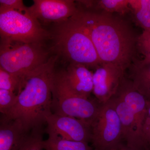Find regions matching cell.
<instances>
[{
  "instance_id": "52a82bcc",
  "label": "cell",
  "mask_w": 150,
  "mask_h": 150,
  "mask_svg": "<svg viewBox=\"0 0 150 150\" xmlns=\"http://www.w3.org/2000/svg\"><path fill=\"white\" fill-rule=\"evenodd\" d=\"M1 40L44 45L50 31L27 13L8 11L0 13Z\"/></svg>"
},
{
  "instance_id": "8fae6325",
  "label": "cell",
  "mask_w": 150,
  "mask_h": 150,
  "mask_svg": "<svg viewBox=\"0 0 150 150\" xmlns=\"http://www.w3.org/2000/svg\"><path fill=\"white\" fill-rule=\"evenodd\" d=\"M125 76V71L112 64H102L95 70L93 93L100 104L106 103L112 98Z\"/></svg>"
},
{
  "instance_id": "6da1fadb",
  "label": "cell",
  "mask_w": 150,
  "mask_h": 150,
  "mask_svg": "<svg viewBox=\"0 0 150 150\" xmlns=\"http://www.w3.org/2000/svg\"><path fill=\"white\" fill-rule=\"evenodd\" d=\"M72 18L89 35L102 64H110L125 71L137 54L139 35L121 17L77 7Z\"/></svg>"
},
{
  "instance_id": "5b68a950",
  "label": "cell",
  "mask_w": 150,
  "mask_h": 150,
  "mask_svg": "<svg viewBox=\"0 0 150 150\" xmlns=\"http://www.w3.org/2000/svg\"><path fill=\"white\" fill-rule=\"evenodd\" d=\"M44 45L1 40L0 67L21 81L48 62L52 55Z\"/></svg>"
},
{
  "instance_id": "ac0fdd59",
  "label": "cell",
  "mask_w": 150,
  "mask_h": 150,
  "mask_svg": "<svg viewBox=\"0 0 150 150\" xmlns=\"http://www.w3.org/2000/svg\"><path fill=\"white\" fill-rule=\"evenodd\" d=\"M21 85L19 78L0 67V89L13 92L18 95Z\"/></svg>"
},
{
  "instance_id": "cb8c5ba5",
  "label": "cell",
  "mask_w": 150,
  "mask_h": 150,
  "mask_svg": "<svg viewBox=\"0 0 150 150\" xmlns=\"http://www.w3.org/2000/svg\"><path fill=\"white\" fill-rule=\"evenodd\" d=\"M106 150H134L128 146L125 142L122 141L114 146Z\"/></svg>"
},
{
  "instance_id": "7a4b0ae2",
  "label": "cell",
  "mask_w": 150,
  "mask_h": 150,
  "mask_svg": "<svg viewBox=\"0 0 150 150\" xmlns=\"http://www.w3.org/2000/svg\"><path fill=\"white\" fill-rule=\"evenodd\" d=\"M59 58L51 56L48 62L26 76L16 102L3 116L20 122L28 132L42 128L46 116L52 112V80Z\"/></svg>"
},
{
  "instance_id": "603a6c76",
  "label": "cell",
  "mask_w": 150,
  "mask_h": 150,
  "mask_svg": "<svg viewBox=\"0 0 150 150\" xmlns=\"http://www.w3.org/2000/svg\"><path fill=\"white\" fill-rule=\"evenodd\" d=\"M143 140L148 150H150V100H147L146 113L142 130Z\"/></svg>"
},
{
  "instance_id": "ba28073f",
  "label": "cell",
  "mask_w": 150,
  "mask_h": 150,
  "mask_svg": "<svg viewBox=\"0 0 150 150\" xmlns=\"http://www.w3.org/2000/svg\"><path fill=\"white\" fill-rule=\"evenodd\" d=\"M91 127L93 150H106L123 141L121 121L110 100L100 104Z\"/></svg>"
},
{
  "instance_id": "2e32d148",
  "label": "cell",
  "mask_w": 150,
  "mask_h": 150,
  "mask_svg": "<svg viewBox=\"0 0 150 150\" xmlns=\"http://www.w3.org/2000/svg\"><path fill=\"white\" fill-rule=\"evenodd\" d=\"M91 11L123 15L131 12V8L129 0H96Z\"/></svg>"
},
{
  "instance_id": "3957f363",
  "label": "cell",
  "mask_w": 150,
  "mask_h": 150,
  "mask_svg": "<svg viewBox=\"0 0 150 150\" xmlns=\"http://www.w3.org/2000/svg\"><path fill=\"white\" fill-rule=\"evenodd\" d=\"M54 25L49 31L51 52L69 64L82 65L89 69H96L102 64L89 35L72 18Z\"/></svg>"
},
{
  "instance_id": "7402d4cb",
  "label": "cell",
  "mask_w": 150,
  "mask_h": 150,
  "mask_svg": "<svg viewBox=\"0 0 150 150\" xmlns=\"http://www.w3.org/2000/svg\"><path fill=\"white\" fill-rule=\"evenodd\" d=\"M8 11L27 13L28 8L21 0H0V13Z\"/></svg>"
},
{
  "instance_id": "d6986e66",
  "label": "cell",
  "mask_w": 150,
  "mask_h": 150,
  "mask_svg": "<svg viewBox=\"0 0 150 150\" xmlns=\"http://www.w3.org/2000/svg\"><path fill=\"white\" fill-rule=\"evenodd\" d=\"M133 19L144 30L150 31V10L136 6L129 5Z\"/></svg>"
},
{
  "instance_id": "ffe728a7",
  "label": "cell",
  "mask_w": 150,
  "mask_h": 150,
  "mask_svg": "<svg viewBox=\"0 0 150 150\" xmlns=\"http://www.w3.org/2000/svg\"><path fill=\"white\" fill-rule=\"evenodd\" d=\"M137 52L144 56L143 61L150 62V31L144 30L138 36L137 45Z\"/></svg>"
},
{
  "instance_id": "277c9868",
  "label": "cell",
  "mask_w": 150,
  "mask_h": 150,
  "mask_svg": "<svg viewBox=\"0 0 150 150\" xmlns=\"http://www.w3.org/2000/svg\"><path fill=\"white\" fill-rule=\"evenodd\" d=\"M121 121L122 138L134 150H148L143 140L142 130L146 113L147 99L125 77L116 93L110 100Z\"/></svg>"
},
{
  "instance_id": "44dd1931",
  "label": "cell",
  "mask_w": 150,
  "mask_h": 150,
  "mask_svg": "<svg viewBox=\"0 0 150 150\" xmlns=\"http://www.w3.org/2000/svg\"><path fill=\"white\" fill-rule=\"evenodd\" d=\"M17 96L13 92L0 89V112L2 114H4L13 106Z\"/></svg>"
},
{
  "instance_id": "30bf717a",
  "label": "cell",
  "mask_w": 150,
  "mask_h": 150,
  "mask_svg": "<svg viewBox=\"0 0 150 150\" xmlns=\"http://www.w3.org/2000/svg\"><path fill=\"white\" fill-rule=\"evenodd\" d=\"M46 132H51L70 141L91 142V125L83 120L51 112L46 116Z\"/></svg>"
},
{
  "instance_id": "8992f818",
  "label": "cell",
  "mask_w": 150,
  "mask_h": 150,
  "mask_svg": "<svg viewBox=\"0 0 150 150\" xmlns=\"http://www.w3.org/2000/svg\"><path fill=\"white\" fill-rule=\"evenodd\" d=\"M52 95L53 113L83 120L90 125L100 105L96 99L92 100L76 94L67 83L63 70H55L52 80Z\"/></svg>"
},
{
  "instance_id": "5bb4252c",
  "label": "cell",
  "mask_w": 150,
  "mask_h": 150,
  "mask_svg": "<svg viewBox=\"0 0 150 150\" xmlns=\"http://www.w3.org/2000/svg\"><path fill=\"white\" fill-rule=\"evenodd\" d=\"M128 69L129 79L134 88L150 100V62L136 59Z\"/></svg>"
},
{
  "instance_id": "9a60e30c",
  "label": "cell",
  "mask_w": 150,
  "mask_h": 150,
  "mask_svg": "<svg viewBox=\"0 0 150 150\" xmlns=\"http://www.w3.org/2000/svg\"><path fill=\"white\" fill-rule=\"evenodd\" d=\"M47 133L48 139L44 140L43 143L45 150H93L88 143L70 141L51 132Z\"/></svg>"
},
{
  "instance_id": "7c38bea8",
  "label": "cell",
  "mask_w": 150,
  "mask_h": 150,
  "mask_svg": "<svg viewBox=\"0 0 150 150\" xmlns=\"http://www.w3.org/2000/svg\"><path fill=\"white\" fill-rule=\"evenodd\" d=\"M65 80L76 94L89 98L93 91V73L86 67L77 64H69L63 70Z\"/></svg>"
},
{
  "instance_id": "e0dca14e",
  "label": "cell",
  "mask_w": 150,
  "mask_h": 150,
  "mask_svg": "<svg viewBox=\"0 0 150 150\" xmlns=\"http://www.w3.org/2000/svg\"><path fill=\"white\" fill-rule=\"evenodd\" d=\"M42 128L33 129L18 150H43Z\"/></svg>"
},
{
  "instance_id": "9c48e42d",
  "label": "cell",
  "mask_w": 150,
  "mask_h": 150,
  "mask_svg": "<svg viewBox=\"0 0 150 150\" xmlns=\"http://www.w3.org/2000/svg\"><path fill=\"white\" fill-rule=\"evenodd\" d=\"M28 12L33 18L44 24H59L72 17L77 11L73 0H33Z\"/></svg>"
},
{
  "instance_id": "4fadbf2b",
  "label": "cell",
  "mask_w": 150,
  "mask_h": 150,
  "mask_svg": "<svg viewBox=\"0 0 150 150\" xmlns=\"http://www.w3.org/2000/svg\"><path fill=\"white\" fill-rule=\"evenodd\" d=\"M30 132L16 120L2 115L0 121V150H18Z\"/></svg>"
}]
</instances>
